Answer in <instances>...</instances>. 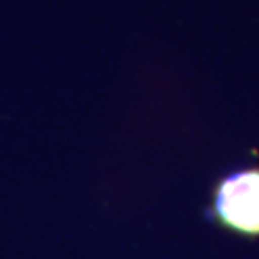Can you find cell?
<instances>
[{
	"label": "cell",
	"instance_id": "obj_1",
	"mask_svg": "<svg viewBox=\"0 0 259 259\" xmlns=\"http://www.w3.org/2000/svg\"><path fill=\"white\" fill-rule=\"evenodd\" d=\"M213 215L223 227L259 236V169H240L223 177L213 192Z\"/></svg>",
	"mask_w": 259,
	"mask_h": 259
}]
</instances>
